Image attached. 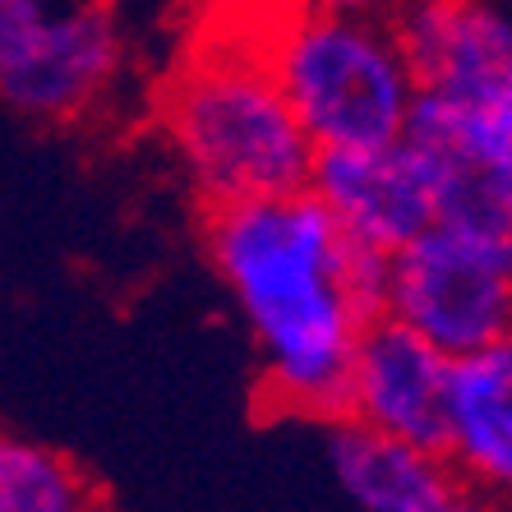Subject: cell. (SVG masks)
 <instances>
[{
  "mask_svg": "<svg viewBox=\"0 0 512 512\" xmlns=\"http://www.w3.org/2000/svg\"><path fill=\"white\" fill-rule=\"evenodd\" d=\"M383 319L448 360L512 337V208L466 185L425 236L383 259Z\"/></svg>",
  "mask_w": 512,
  "mask_h": 512,
  "instance_id": "5",
  "label": "cell"
},
{
  "mask_svg": "<svg viewBox=\"0 0 512 512\" xmlns=\"http://www.w3.org/2000/svg\"><path fill=\"white\" fill-rule=\"evenodd\" d=\"M439 453L457 489L512 512V337L453 360Z\"/></svg>",
  "mask_w": 512,
  "mask_h": 512,
  "instance_id": "9",
  "label": "cell"
},
{
  "mask_svg": "<svg viewBox=\"0 0 512 512\" xmlns=\"http://www.w3.org/2000/svg\"><path fill=\"white\" fill-rule=\"evenodd\" d=\"M319 429L328 476L356 512H429L457 489L439 448L393 439L346 416Z\"/></svg>",
  "mask_w": 512,
  "mask_h": 512,
  "instance_id": "10",
  "label": "cell"
},
{
  "mask_svg": "<svg viewBox=\"0 0 512 512\" xmlns=\"http://www.w3.org/2000/svg\"><path fill=\"white\" fill-rule=\"evenodd\" d=\"M466 185L411 134L314 157L310 194L356 250L393 259L425 236Z\"/></svg>",
  "mask_w": 512,
  "mask_h": 512,
  "instance_id": "7",
  "label": "cell"
},
{
  "mask_svg": "<svg viewBox=\"0 0 512 512\" xmlns=\"http://www.w3.org/2000/svg\"><path fill=\"white\" fill-rule=\"evenodd\" d=\"M429 512H508V508L480 499V494H471V489H453V494H448L439 508H429Z\"/></svg>",
  "mask_w": 512,
  "mask_h": 512,
  "instance_id": "13",
  "label": "cell"
},
{
  "mask_svg": "<svg viewBox=\"0 0 512 512\" xmlns=\"http://www.w3.org/2000/svg\"><path fill=\"white\" fill-rule=\"evenodd\" d=\"M393 28L420 84L406 134L462 185L512 208V10L499 0H402Z\"/></svg>",
  "mask_w": 512,
  "mask_h": 512,
  "instance_id": "3",
  "label": "cell"
},
{
  "mask_svg": "<svg viewBox=\"0 0 512 512\" xmlns=\"http://www.w3.org/2000/svg\"><path fill=\"white\" fill-rule=\"evenodd\" d=\"M203 254L268 406L314 425L342 416L356 346L383 314V259L356 250L310 190L203 213Z\"/></svg>",
  "mask_w": 512,
  "mask_h": 512,
  "instance_id": "1",
  "label": "cell"
},
{
  "mask_svg": "<svg viewBox=\"0 0 512 512\" xmlns=\"http://www.w3.org/2000/svg\"><path fill=\"white\" fill-rule=\"evenodd\" d=\"M111 0H0V107L70 130L102 116L125 79Z\"/></svg>",
  "mask_w": 512,
  "mask_h": 512,
  "instance_id": "6",
  "label": "cell"
},
{
  "mask_svg": "<svg viewBox=\"0 0 512 512\" xmlns=\"http://www.w3.org/2000/svg\"><path fill=\"white\" fill-rule=\"evenodd\" d=\"M0 512H102L93 480L47 439L0 425Z\"/></svg>",
  "mask_w": 512,
  "mask_h": 512,
  "instance_id": "11",
  "label": "cell"
},
{
  "mask_svg": "<svg viewBox=\"0 0 512 512\" xmlns=\"http://www.w3.org/2000/svg\"><path fill=\"white\" fill-rule=\"evenodd\" d=\"M402 0H296V14H328V19H393Z\"/></svg>",
  "mask_w": 512,
  "mask_h": 512,
  "instance_id": "12",
  "label": "cell"
},
{
  "mask_svg": "<svg viewBox=\"0 0 512 512\" xmlns=\"http://www.w3.org/2000/svg\"><path fill=\"white\" fill-rule=\"evenodd\" d=\"M263 56L314 153L393 143L416 116V70L393 19L291 14Z\"/></svg>",
  "mask_w": 512,
  "mask_h": 512,
  "instance_id": "4",
  "label": "cell"
},
{
  "mask_svg": "<svg viewBox=\"0 0 512 512\" xmlns=\"http://www.w3.org/2000/svg\"><path fill=\"white\" fill-rule=\"evenodd\" d=\"M157 130L203 213L310 190L319 153L263 47L217 42L180 65L157 97Z\"/></svg>",
  "mask_w": 512,
  "mask_h": 512,
  "instance_id": "2",
  "label": "cell"
},
{
  "mask_svg": "<svg viewBox=\"0 0 512 512\" xmlns=\"http://www.w3.org/2000/svg\"><path fill=\"white\" fill-rule=\"evenodd\" d=\"M448 374H453V360L443 351H434L425 337L406 333L402 323L379 314L356 346L342 393V416L379 434H393V439L439 448Z\"/></svg>",
  "mask_w": 512,
  "mask_h": 512,
  "instance_id": "8",
  "label": "cell"
}]
</instances>
